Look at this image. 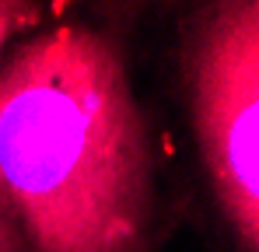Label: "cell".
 <instances>
[{
	"label": "cell",
	"mask_w": 259,
	"mask_h": 252,
	"mask_svg": "<svg viewBox=\"0 0 259 252\" xmlns=\"http://www.w3.org/2000/svg\"><path fill=\"white\" fill-rule=\"evenodd\" d=\"M0 193L32 252H151V158L116 42L63 21L0 63Z\"/></svg>",
	"instance_id": "6da1fadb"
},
{
	"label": "cell",
	"mask_w": 259,
	"mask_h": 252,
	"mask_svg": "<svg viewBox=\"0 0 259 252\" xmlns=\"http://www.w3.org/2000/svg\"><path fill=\"white\" fill-rule=\"evenodd\" d=\"M193 119L214 196L238 245H259V7L214 4L189 42Z\"/></svg>",
	"instance_id": "7a4b0ae2"
},
{
	"label": "cell",
	"mask_w": 259,
	"mask_h": 252,
	"mask_svg": "<svg viewBox=\"0 0 259 252\" xmlns=\"http://www.w3.org/2000/svg\"><path fill=\"white\" fill-rule=\"evenodd\" d=\"M39 21H42V7L0 0V63L7 56V42L14 39V35H21L25 28H35Z\"/></svg>",
	"instance_id": "3957f363"
},
{
	"label": "cell",
	"mask_w": 259,
	"mask_h": 252,
	"mask_svg": "<svg viewBox=\"0 0 259 252\" xmlns=\"http://www.w3.org/2000/svg\"><path fill=\"white\" fill-rule=\"evenodd\" d=\"M0 252H28V242H25L4 193H0Z\"/></svg>",
	"instance_id": "277c9868"
}]
</instances>
